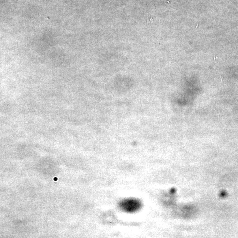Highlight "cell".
Here are the masks:
<instances>
[{
	"mask_svg": "<svg viewBox=\"0 0 238 238\" xmlns=\"http://www.w3.org/2000/svg\"><path fill=\"white\" fill-rule=\"evenodd\" d=\"M153 22V19L151 17H149L147 19V23L148 24H150Z\"/></svg>",
	"mask_w": 238,
	"mask_h": 238,
	"instance_id": "cell-2",
	"label": "cell"
},
{
	"mask_svg": "<svg viewBox=\"0 0 238 238\" xmlns=\"http://www.w3.org/2000/svg\"><path fill=\"white\" fill-rule=\"evenodd\" d=\"M143 206L141 201L134 198H129L119 203V207L124 212L133 213L139 211Z\"/></svg>",
	"mask_w": 238,
	"mask_h": 238,
	"instance_id": "cell-1",
	"label": "cell"
}]
</instances>
